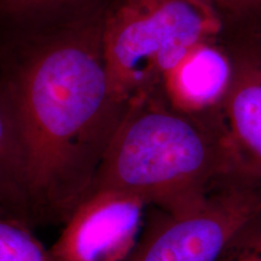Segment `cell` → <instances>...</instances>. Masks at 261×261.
I'll return each instance as SVG.
<instances>
[{"label": "cell", "instance_id": "cell-1", "mask_svg": "<svg viewBox=\"0 0 261 261\" xmlns=\"http://www.w3.org/2000/svg\"><path fill=\"white\" fill-rule=\"evenodd\" d=\"M106 12L44 42L8 89L27 152L37 225L63 223L89 191L127 107L103 52Z\"/></svg>", "mask_w": 261, "mask_h": 261}, {"label": "cell", "instance_id": "cell-2", "mask_svg": "<svg viewBox=\"0 0 261 261\" xmlns=\"http://www.w3.org/2000/svg\"><path fill=\"white\" fill-rule=\"evenodd\" d=\"M234 179L219 119L178 112L158 89L127 106L89 191L112 189L174 211Z\"/></svg>", "mask_w": 261, "mask_h": 261}, {"label": "cell", "instance_id": "cell-3", "mask_svg": "<svg viewBox=\"0 0 261 261\" xmlns=\"http://www.w3.org/2000/svg\"><path fill=\"white\" fill-rule=\"evenodd\" d=\"M227 32L223 18L202 0H116L103 23L114 96L127 107L154 92L185 52Z\"/></svg>", "mask_w": 261, "mask_h": 261}, {"label": "cell", "instance_id": "cell-4", "mask_svg": "<svg viewBox=\"0 0 261 261\" xmlns=\"http://www.w3.org/2000/svg\"><path fill=\"white\" fill-rule=\"evenodd\" d=\"M259 219L261 181H226L179 210L156 208L125 261H213L238 232Z\"/></svg>", "mask_w": 261, "mask_h": 261}, {"label": "cell", "instance_id": "cell-5", "mask_svg": "<svg viewBox=\"0 0 261 261\" xmlns=\"http://www.w3.org/2000/svg\"><path fill=\"white\" fill-rule=\"evenodd\" d=\"M146 207L143 198L127 192L89 191L50 250L58 261H125L142 234Z\"/></svg>", "mask_w": 261, "mask_h": 261}, {"label": "cell", "instance_id": "cell-6", "mask_svg": "<svg viewBox=\"0 0 261 261\" xmlns=\"http://www.w3.org/2000/svg\"><path fill=\"white\" fill-rule=\"evenodd\" d=\"M233 76L219 122L237 179L261 181V28L230 31Z\"/></svg>", "mask_w": 261, "mask_h": 261}, {"label": "cell", "instance_id": "cell-7", "mask_svg": "<svg viewBox=\"0 0 261 261\" xmlns=\"http://www.w3.org/2000/svg\"><path fill=\"white\" fill-rule=\"evenodd\" d=\"M233 76L227 33L192 46L167 71L160 91L178 112L198 117H219Z\"/></svg>", "mask_w": 261, "mask_h": 261}, {"label": "cell", "instance_id": "cell-8", "mask_svg": "<svg viewBox=\"0 0 261 261\" xmlns=\"http://www.w3.org/2000/svg\"><path fill=\"white\" fill-rule=\"evenodd\" d=\"M0 213L37 225L27 152L8 86L0 87Z\"/></svg>", "mask_w": 261, "mask_h": 261}, {"label": "cell", "instance_id": "cell-9", "mask_svg": "<svg viewBox=\"0 0 261 261\" xmlns=\"http://www.w3.org/2000/svg\"><path fill=\"white\" fill-rule=\"evenodd\" d=\"M0 261H58L23 221L0 213Z\"/></svg>", "mask_w": 261, "mask_h": 261}, {"label": "cell", "instance_id": "cell-10", "mask_svg": "<svg viewBox=\"0 0 261 261\" xmlns=\"http://www.w3.org/2000/svg\"><path fill=\"white\" fill-rule=\"evenodd\" d=\"M223 18L228 31L261 28V0H202Z\"/></svg>", "mask_w": 261, "mask_h": 261}, {"label": "cell", "instance_id": "cell-11", "mask_svg": "<svg viewBox=\"0 0 261 261\" xmlns=\"http://www.w3.org/2000/svg\"><path fill=\"white\" fill-rule=\"evenodd\" d=\"M213 261H261V219L238 232Z\"/></svg>", "mask_w": 261, "mask_h": 261}, {"label": "cell", "instance_id": "cell-12", "mask_svg": "<svg viewBox=\"0 0 261 261\" xmlns=\"http://www.w3.org/2000/svg\"><path fill=\"white\" fill-rule=\"evenodd\" d=\"M75 0H0V9L8 14L34 15L58 9L62 5L70 4ZM79 2V0H77Z\"/></svg>", "mask_w": 261, "mask_h": 261}]
</instances>
